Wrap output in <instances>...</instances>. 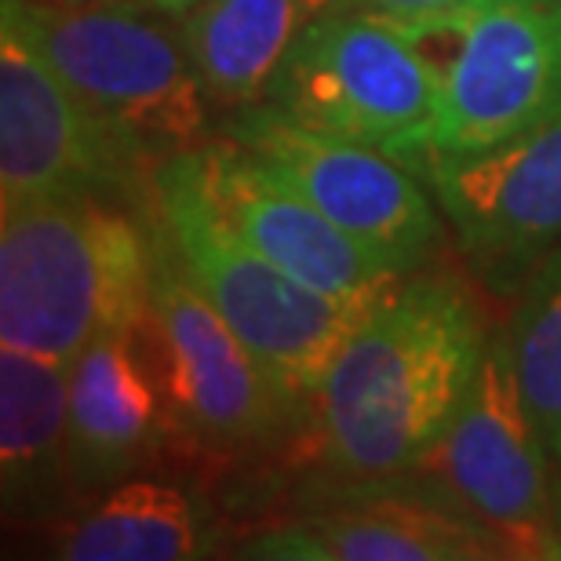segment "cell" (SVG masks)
I'll use <instances>...</instances> for the list:
<instances>
[{
    "mask_svg": "<svg viewBox=\"0 0 561 561\" xmlns=\"http://www.w3.org/2000/svg\"><path fill=\"white\" fill-rule=\"evenodd\" d=\"M459 4V0H329V8H373V11H426Z\"/></svg>",
    "mask_w": 561,
    "mask_h": 561,
    "instance_id": "obj_19",
    "label": "cell"
},
{
    "mask_svg": "<svg viewBox=\"0 0 561 561\" xmlns=\"http://www.w3.org/2000/svg\"><path fill=\"white\" fill-rule=\"evenodd\" d=\"M150 318L179 431L222 448H263L296 434L307 416L238 340L183 260L157 230Z\"/></svg>",
    "mask_w": 561,
    "mask_h": 561,
    "instance_id": "obj_9",
    "label": "cell"
},
{
    "mask_svg": "<svg viewBox=\"0 0 561 561\" xmlns=\"http://www.w3.org/2000/svg\"><path fill=\"white\" fill-rule=\"evenodd\" d=\"M153 208L157 227L194 285L260 357L274 383L302 409V416H310L335 354L383 296H324L255 252L211 201L197 150L175 153L153 168Z\"/></svg>",
    "mask_w": 561,
    "mask_h": 561,
    "instance_id": "obj_3",
    "label": "cell"
},
{
    "mask_svg": "<svg viewBox=\"0 0 561 561\" xmlns=\"http://www.w3.org/2000/svg\"><path fill=\"white\" fill-rule=\"evenodd\" d=\"M423 467L522 558H561V463L529 416L507 332H489L474 383Z\"/></svg>",
    "mask_w": 561,
    "mask_h": 561,
    "instance_id": "obj_7",
    "label": "cell"
},
{
    "mask_svg": "<svg viewBox=\"0 0 561 561\" xmlns=\"http://www.w3.org/2000/svg\"><path fill=\"white\" fill-rule=\"evenodd\" d=\"M84 110L131 157L150 168L211 142V99L201 88L175 19L128 4L62 8L51 0H4Z\"/></svg>",
    "mask_w": 561,
    "mask_h": 561,
    "instance_id": "obj_4",
    "label": "cell"
},
{
    "mask_svg": "<svg viewBox=\"0 0 561 561\" xmlns=\"http://www.w3.org/2000/svg\"><path fill=\"white\" fill-rule=\"evenodd\" d=\"M139 168L37 44L0 19V211L44 197H114Z\"/></svg>",
    "mask_w": 561,
    "mask_h": 561,
    "instance_id": "obj_10",
    "label": "cell"
},
{
    "mask_svg": "<svg viewBox=\"0 0 561 561\" xmlns=\"http://www.w3.org/2000/svg\"><path fill=\"white\" fill-rule=\"evenodd\" d=\"M329 0H201L175 19L194 73L216 110L263 103L291 44Z\"/></svg>",
    "mask_w": 561,
    "mask_h": 561,
    "instance_id": "obj_15",
    "label": "cell"
},
{
    "mask_svg": "<svg viewBox=\"0 0 561 561\" xmlns=\"http://www.w3.org/2000/svg\"><path fill=\"white\" fill-rule=\"evenodd\" d=\"M416 172L481 271H529L561 241V121L485 153L423 161Z\"/></svg>",
    "mask_w": 561,
    "mask_h": 561,
    "instance_id": "obj_11",
    "label": "cell"
},
{
    "mask_svg": "<svg viewBox=\"0 0 561 561\" xmlns=\"http://www.w3.org/2000/svg\"><path fill=\"white\" fill-rule=\"evenodd\" d=\"M507 340L529 416L561 463V241L533 266Z\"/></svg>",
    "mask_w": 561,
    "mask_h": 561,
    "instance_id": "obj_18",
    "label": "cell"
},
{
    "mask_svg": "<svg viewBox=\"0 0 561 561\" xmlns=\"http://www.w3.org/2000/svg\"><path fill=\"white\" fill-rule=\"evenodd\" d=\"M244 558L277 561H496L522 558L500 529L470 514L463 503L368 500L346 511L313 514L271 529L241 547Z\"/></svg>",
    "mask_w": 561,
    "mask_h": 561,
    "instance_id": "obj_14",
    "label": "cell"
},
{
    "mask_svg": "<svg viewBox=\"0 0 561 561\" xmlns=\"http://www.w3.org/2000/svg\"><path fill=\"white\" fill-rule=\"evenodd\" d=\"M216 529L194 492L157 478H121L73 518L59 522L48 554L62 561H194Z\"/></svg>",
    "mask_w": 561,
    "mask_h": 561,
    "instance_id": "obj_16",
    "label": "cell"
},
{
    "mask_svg": "<svg viewBox=\"0 0 561 561\" xmlns=\"http://www.w3.org/2000/svg\"><path fill=\"white\" fill-rule=\"evenodd\" d=\"M142 4L161 11V15H168V19H179V15H186L194 4H201V0H142Z\"/></svg>",
    "mask_w": 561,
    "mask_h": 561,
    "instance_id": "obj_20",
    "label": "cell"
},
{
    "mask_svg": "<svg viewBox=\"0 0 561 561\" xmlns=\"http://www.w3.org/2000/svg\"><path fill=\"white\" fill-rule=\"evenodd\" d=\"M4 511H48L70 485V365L0 346Z\"/></svg>",
    "mask_w": 561,
    "mask_h": 561,
    "instance_id": "obj_17",
    "label": "cell"
},
{
    "mask_svg": "<svg viewBox=\"0 0 561 561\" xmlns=\"http://www.w3.org/2000/svg\"><path fill=\"white\" fill-rule=\"evenodd\" d=\"M227 139L288 179L310 205L379 255L390 271L412 277L442 244L437 201L398 157L313 131L266 99L233 110Z\"/></svg>",
    "mask_w": 561,
    "mask_h": 561,
    "instance_id": "obj_8",
    "label": "cell"
},
{
    "mask_svg": "<svg viewBox=\"0 0 561 561\" xmlns=\"http://www.w3.org/2000/svg\"><path fill=\"white\" fill-rule=\"evenodd\" d=\"M51 4H62V8H92V4H128V0H51Z\"/></svg>",
    "mask_w": 561,
    "mask_h": 561,
    "instance_id": "obj_21",
    "label": "cell"
},
{
    "mask_svg": "<svg viewBox=\"0 0 561 561\" xmlns=\"http://www.w3.org/2000/svg\"><path fill=\"white\" fill-rule=\"evenodd\" d=\"M168 431H179L150 307L139 321L99 335L70 365V485L131 478Z\"/></svg>",
    "mask_w": 561,
    "mask_h": 561,
    "instance_id": "obj_13",
    "label": "cell"
},
{
    "mask_svg": "<svg viewBox=\"0 0 561 561\" xmlns=\"http://www.w3.org/2000/svg\"><path fill=\"white\" fill-rule=\"evenodd\" d=\"M442 99V70L387 11L329 8L285 55L266 103L335 139L409 161Z\"/></svg>",
    "mask_w": 561,
    "mask_h": 561,
    "instance_id": "obj_6",
    "label": "cell"
},
{
    "mask_svg": "<svg viewBox=\"0 0 561 561\" xmlns=\"http://www.w3.org/2000/svg\"><path fill=\"white\" fill-rule=\"evenodd\" d=\"M197 153L222 219L302 285L335 299H379L405 280L244 146L222 136Z\"/></svg>",
    "mask_w": 561,
    "mask_h": 561,
    "instance_id": "obj_12",
    "label": "cell"
},
{
    "mask_svg": "<svg viewBox=\"0 0 561 561\" xmlns=\"http://www.w3.org/2000/svg\"><path fill=\"white\" fill-rule=\"evenodd\" d=\"M157 230L114 197L70 194L4 208L0 346L73 365L150 307Z\"/></svg>",
    "mask_w": 561,
    "mask_h": 561,
    "instance_id": "obj_2",
    "label": "cell"
},
{
    "mask_svg": "<svg viewBox=\"0 0 561 561\" xmlns=\"http://www.w3.org/2000/svg\"><path fill=\"white\" fill-rule=\"evenodd\" d=\"M442 70L409 168L485 153L561 121V0H459L387 11Z\"/></svg>",
    "mask_w": 561,
    "mask_h": 561,
    "instance_id": "obj_5",
    "label": "cell"
},
{
    "mask_svg": "<svg viewBox=\"0 0 561 561\" xmlns=\"http://www.w3.org/2000/svg\"><path fill=\"white\" fill-rule=\"evenodd\" d=\"M489 329L453 277L401 280L365 313L310 405L324 459L354 478L420 470L453 426Z\"/></svg>",
    "mask_w": 561,
    "mask_h": 561,
    "instance_id": "obj_1",
    "label": "cell"
}]
</instances>
